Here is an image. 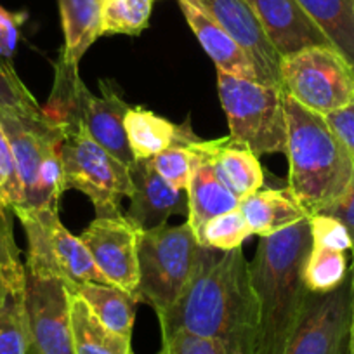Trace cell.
I'll return each instance as SVG.
<instances>
[{
  "label": "cell",
  "mask_w": 354,
  "mask_h": 354,
  "mask_svg": "<svg viewBox=\"0 0 354 354\" xmlns=\"http://www.w3.org/2000/svg\"><path fill=\"white\" fill-rule=\"evenodd\" d=\"M28 241L25 270L54 274L71 283H108L80 236L61 224L56 209H12Z\"/></svg>",
  "instance_id": "cell-8"
},
{
  "label": "cell",
  "mask_w": 354,
  "mask_h": 354,
  "mask_svg": "<svg viewBox=\"0 0 354 354\" xmlns=\"http://www.w3.org/2000/svg\"><path fill=\"white\" fill-rule=\"evenodd\" d=\"M351 277L328 294H311L285 354H349Z\"/></svg>",
  "instance_id": "cell-11"
},
{
  "label": "cell",
  "mask_w": 354,
  "mask_h": 354,
  "mask_svg": "<svg viewBox=\"0 0 354 354\" xmlns=\"http://www.w3.org/2000/svg\"><path fill=\"white\" fill-rule=\"evenodd\" d=\"M12 209L0 200V295L25 290L26 273L15 238Z\"/></svg>",
  "instance_id": "cell-27"
},
{
  "label": "cell",
  "mask_w": 354,
  "mask_h": 354,
  "mask_svg": "<svg viewBox=\"0 0 354 354\" xmlns=\"http://www.w3.org/2000/svg\"><path fill=\"white\" fill-rule=\"evenodd\" d=\"M313 247L309 219L259 240L250 261L259 302L255 354H285L313 292L304 283V266Z\"/></svg>",
  "instance_id": "cell-2"
},
{
  "label": "cell",
  "mask_w": 354,
  "mask_h": 354,
  "mask_svg": "<svg viewBox=\"0 0 354 354\" xmlns=\"http://www.w3.org/2000/svg\"><path fill=\"white\" fill-rule=\"evenodd\" d=\"M288 193L309 214L325 212L349 188L354 160L325 117L285 94Z\"/></svg>",
  "instance_id": "cell-3"
},
{
  "label": "cell",
  "mask_w": 354,
  "mask_h": 354,
  "mask_svg": "<svg viewBox=\"0 0 354 354\" xmlns=\"http://www.w3.org/2000/svg\"><path fill=\"white\" fill-rule=\"evenodd\" d=\"M158 354H227L216 340L198 337L189 332H174L162 337Z\"/></svg>",
  "instance_id": "cell-33"
},
{
  "label": "cell",
  "mask_w": 354,
  "mask_h": 354,
  "mask_svg": "<svg viewBox=\"0 0 354 354\" xmlns=\"http://www.w3.org/2000/svg\"><path fill=\"white\" fill-rule=\"evenodd\" d=\"M333 47L354 66V0H297Z\"/></svg>",
  "instance_id": "cell-23"
},
{
  "label": "cell",
  "mask_w": 354,
  "mask_h": 354,
  "mask_svg": "<svg viewBox=\"0 0 354 354\" xmlns=\"http://www.w3.org/2000/svg\"><path fill=\"white\" fill-rule=\"evenodd\" d=\"M30 332L25 290L0 295V354H28Z\"/></svg>",
  "instance_id": "cell-24"
},
{
  "label": "cell",
  "mask_w": 354,
  "mask_h": 354,
  "mask_svg": "<svg viewBox=\"0 0 354 354\" xmlns=\"http://www.w3.org/2000/svg\"><path fill=\"white\" fill-rule=\"evenodd\" d=\"M198 247L188 223L141 231L138 299L151 306L156 316L169 311L186 288Z\"/></svg>",
  "instance_id": "cell-5"
},
{
  "label": "cell",
  "mask_w": 354,
  "mask_h": 354,
  "mask_svg": "<svg viewBox=\"0 0 354 354\" xmlns=\"http://www.w3.org/2000/svg\"><path fill=\"white\" fill-rule=\"evenodd\" d=\"M351 326H349V354H354V250L353 262H351Z\"/></svg>",
  "instance_id": "cell-37"
},
{
  "label": "cell",
  "mask_w": 354,
  "mask_h": 354,
  "mask_svg": "<svg viewBox=\"0 0 354 354\" xmlns=\"http://www.w3.org/2000/svg\"><path fill=\"white\" fill-rule=\"evenodd\" d=\"M325 120L328 122L333 132L339 136V139L344 142V146H346L347 151L351 153L354 160V103L344 108V110L326 115Z\"/></svg>",
  "instance_id": "cell-35"
},
{
  "label": "cell",
  "mask_w": 354,
  "mask_h": 354,
  "mask_svg": "<svg viewBox=\"0 0 354 354\" xmlns=\"http://www.w3.org/2000/svg\"><path fill=\"white\" fill-rule=\"evenodd\" d=\"M158 322L162 337L189 332L216 340L227 354H255L259 302L241 247L219 252L200 245L188 285Z\"/></svg>",
  "instance_id": "cell-1"
},
{
  "label": "cell",
  "mask_w": 354,
  "mask_h": 354,
  "mask_svg": "<svg viewBox=\"0 0 354 354\" xmlns=\"http://www.w3.org/2000/svg\"><path fill=\"white\" fill-rule=\"evenodd\" d=\"M217 91L234 141L257 156L287 153L283 88L217 71Z\"/></svg>",
  "instance_id": "cell-4"
},
{
  "label": "cell",
  "mask_w": 354,
  "mask_h": 354,
  "mask_svg": "<svg viewBox=\"0 0 354 354\" xmlns=\"http://www.w3.org/2000/svg\"><path fill=\"white\" fill-rule=\"evenodd\" d=\"M26 12H12L0 6V57L9 59L19 40V28L26 21Z\"/></svg>",
  "instance_id": "cell-34"
},
{
  "label": "cell",
  "mask_w": 354,
  "mask_h": 354,
  "mask_svg": "<svg viewBox=\"0 0 354 354\" xmlns=\"http://www.w3.org/2000/svg\"><path fill=\"white\" fill-rule=\"evenodd\" d=\"M132 195L125 217L139 231L167 224L170 216L188 217V193L174 188L153 167L151 160H136L131 167Z\"/></svg>",
  "instance_id": "cell-13"
},
{
  "label": "cell",
  "mask_w": 354,
  "mask_h": 354,
  "mask_svg": "<svg viewBox=\"0 0 354 354\" xmlns=\"http://www.w3.org/2000/svg\"><path fill=\"white\" fill-rule=\"evenodd\" d=\"M153 0H103L101 32L104 35H141L149 25Z\"/></svg>",
  "instance_id": "cell-25"
},
{
  "label": "cell",
  "mask_w": 354,
  "mask_h": 354,
  "mask_svg": "<svg viewBox=\"0 0 354 354\" xmlns=\"http://www.w3.org/2000/svg\"><path fill=\"white\" fill-rule=\"evenodd\" d=\"M124 124L136 160H151L174 142L198 139L188 122L176 125L141 106L129 108Z\"/></svg>",
  "instance_id": "cell-18"
},
{
  "label": "cell",
  "mask_w": 354,
  "mask_h": 354,
  "mask_svg": "<svg viewBox=\"0 0 354 354\" xmlns=\"http://www.w3.org/2000/svg\"><path fill=\"white\" fill-rule=\"evenodd\" d=\"M131 354H134V353H132V351H131Z\"/></svg>",
  "instance_id": "cell-38"
},
{
  "label": "cell",
  "mask_w": 354,
  "mask_h": 354,
  "mask_svg": "<svg viewBox=\"0 0 354 354\" xmlns=\"http://www.w3.org/2000/svg\"><path fill=\"white\" fill-rule=\"evenodd\" d=\"M250 59L261 84L281 87V59L248 0H200Z\"/></svg>",
  "instance_id": "cell-12"
},
{
  "label": "cell",
  "mask_w": 354,
  "mask_h": 354,
  "mask_svg": "<svg viewBox=\"0 0 354 354\" xmlns=\"http://www.w3.org/2000/svg\"><path fill=\"white\" fill-rule=\"evenodd\" d=\"M141 231L125 214L96 217L80 234L97 270L113 287L138 295Z\"/></svg>",
  "instance_id": "cell-10"
},
{
  "label": "cell",
  "mask_w": 354,
  "mask_h": 354,
  "mask_svg": "<svg viewBox=\"0 0 354 354\" xmlns=\"http://www.w3.org/2000/svg\"><path fill=\"white\" fill-rule=\"evenodd\" d=\"M68 290L84 299L85 304L106 328L132 339L136 309L141 302L138 295L129 294L110 283H94V281L71 283L68 285Z\"/></svg>",
  "instance_id": "cell-20"
},
{
  "label": "cell",
  "mask_w": 354,
  "mask_h": 354,
  "mask_svg": "<svg viewBox=\"0 0 354 354\" xmlns=\"http://www.w3.org/2000/svg\"><path fill=\"white\" fill-rule=\"evenodd\" d=\"M281 57L315 46H332L297 0H248Z\"/></svg>",
  "instance_id": "cell-14"
},
{
  "label": "cell",
  "mask_w": 354,
  "mask_h": 354,
  "mask_svg": "<svg viewBox=\"0 0 354 354\" xmlns=\"http://www.w3.org/2000/svg\"><path fill=\"white\" fill-rule=\"evenodd\" d=\"M61 131L64 192L84 193L93 202L96 217L120 214V200L132 195L131 169L101 148L82 127Z\"/></svg>",
  "instance_id": "cell-6"
},
{
  "label": "cell",
  "mask_w": 354,
  "mask_h": 354,
  "mask_svg": "<svg viewBox=\"0 0 354 354\" xmlns=\"http://www.w3.org/2000/svg\"><path fill=\"white\" fill-rule=\"evenodd\" d=\"M28 354H75L70 290L63 278L25 270Z\"/></svg>",
  "instance_id": "cell-9"
},
{
  "label": "cell",
  "mask_w": 354,
  "mask_h": 354,
  "mask_svg": "<svg viewBox=\"0 0 354 354\" xmlns=\"http://www.w3.org/2000/svg\"><path fill=\"white\" fill-rule=\"evenodd\" d=\"M323 214H328V216L335 217L337 221L344 224L349 231V236L353 240V250H354V176L353 181H351L347 192L333 203L332 207L325 210Z\"/></svg>",
  "instance_id": "cell-36"
},
{
  "label": "cell",
  "mask_w": 354,
  "mask_h": 354,
  "mask_svg": "<svg viewBox=\"0 0 354 354\" xmlns=\"http://www.w3.org/2000/svg\"><path fill=\"white\" fill-rule=\"evenodd\" d=\"M63 26L64 46L59 56L68 63L78 64L101 32L103 0H57Z\"/></svg>",
  "instance_id": "cell-21"
},
{
  "label": "cell",
  "mask_w": 354,
  "mask_h": 354,
  "mask_svg": "<svg viewBox=\"0 0 354 354\" xmlns=\"http://www.w3.org/2000/svg\"><path fill=\"white\" fill-rule=\"evenodd\" d=\"M241 216L247 221V226L252 234L259 238L273 236L302 219H309V214L299 205L294 196L283 189L264 188L257 189L252 195L240 200Z\"/></svg>",
  "instance_id": "cell-17"
},
{
  "label": "cell",
  "mask_w": 354,
  "mask_h": 354,
  "mask_svg": "<svg viewBox=\"0 0 354 354\" xmlns=\"http://www.w3.org/2000/svg\"><path fill=\"white\" fill-rule=\"evenodd\" d=\"M250 234L247 221L241 216L240 209H234L212 217L209 223H205L196 241L202 247L214 248V250L219 252H230L234 248H240Z\"/></svg>",
  "instance_id": "cell-28"
},
{
  "label": "cell",
  "mask_w": 354,
  "mask_h": 354,
  "mask_svg": "<svg viewBox=\"0 0 354 354\" xmlns=\"http://www.w3.org/2000/svg\"><path fill=\"white\" fill-rule=\"evenodd\" d=\"M281 88L326 117L354 103V66L333 46H315L281 59Z\"/></svg>",
  "instance_id": "cell-7"
},
{
  "label": "cell",
  "mask_w": 354,
  "mask_h": 354,
  "mask_svg": "<svg viewBox=\"0 0 354 354\" xmlns=\"http://www.w3.org/2000/svg\"><path fill=\"white\" fill-rule=\"evenodd\" d=\"M0 110L21 117H44V108L37 103L28 87L4 57H0Z\"/></svg>",
  "instance_id": "cell-29"
},
{
  "label": "cell",
  "mask_w": 354,
  "mask_h": 354,
  "mask_svg": "<svg viewBox=\"0 0 354 354\" xmlns=\"http://www.w3.org/2000/svg\"><path fill=\"white\" fill-rule=\"evenodd\" d=\"M309 227H311V238L315 247L330 248V250L346 252L353 250V240L349 231L340 221L328 214H315L309 217Z\"/></svg>",
  "instance_id": "cell-31"
},
{
  "label": "cell",
  "mask_w": 354,
  "mask_h": 354,
  "mask_svg": "<svg viewBox=\"0 0 354 354\" xmlns=\"http://www.w3.org/2000/svg\"><path fill=\"white\" fill-rule=\"evenodd\" d=\"M349 277L347 259L344 252L315 247L304 266V283L313 294H328L339 288Z\"/></svg>",
  "instance_id": "cell-26"
},
{
  "label": "cell",
  "mask_w": 354,
  "mask_h": 354,
  "mask_svg": "<svg viewBox=\"0 0 354 354\" xmlns=\"http://www.w3.org/2000/svg\"><path fill=\"white\" fill-rule=\"evenodd\" d=\"M209 148L217 176L238 198L243 200L264 186V169L248 146L227 136L209 141Z\"/></svg>",
  "instance_id": "cell-19"
},
{
  "label": "cell",
  "mask_w": 354,
  "mask_h": 354,
  "mask_svg": "<svg viewBox=\"0 0 354 354\" xmlns=\"http://www.w3.org/2000/svg\"><path fill=\"white\" fill-rule=\"evenodd\" d=\"M75 354H131V339L106 328L84 299L70 292Z\"/></svg>",
  "instance_id": "cell-22"
},
{
  "label": "cell",
  "mask_w": 354,
  "mask_h": 354,
  "mask_svg": "<svg viewBox=\"0 0 354 354\" xmlns=\"http://www.w3.org/2000/svg\"><path fill=\"white\" fill-rule=\"evenodd\" d=\"M192 148L195 153V162H193L192 179L186 192L189 209L186 223L192 226L195 238H198L205 223H209L212 217L238 209L240 198L233 195L217 176L209 141L198 139L192 142Z\"/></svg>",
  "instance_id": "cell-15"
},
{
  "label": "cell",
  "mask_w": 354,
  "mask_h": 354,
  "mask_svg": "<svg viewBox=\"0 0 354 354\" xmlns=\"http://www.w3.org/2000/svg\"><path fill=\"white\" fill-rule=\"evenodd\" d=\"M0 200H4L11 209L21 207L23 203L21 183H19L15 153L2 127H0Z\"/></svg>",
  "instance_id": "cell-32"
},
{
  "label": "cell",
  "mask_w": 354,
  "mask_h": 354,
  "mask_svg": "<svg viewBox=\"0 0 354 354\" xmlns=\"http://www.w3.org/2000/svg\"><path fill=\"white\" fill-rule=\"evenodd\" d=\"M177 4L188 26L198 39L200 46L216 63L217 71H224L227 75L247 78V80H257V73L247 54L214 19V16L207 11L200 0H177Z\"/></svg>",
  "instance_id": "cell-16"
},
{
  "label": "cell",
  "mask_w": 354,
  "mask_h": 354,
  "mask_svg": "<svg viewBox=\"0 0 354 354\" xmlns=\"http://www.w3.org/2000/svg\"><path fill=\"white\" fill-rule=\"evenodd\" d=\"M198 139L174 142L172 146H169V148L163 149L162 153H158V155L151 158V163L156 172L169 185H172L174 188L188 192L193 162H195V153H193L192 142L198 141Z\"/></svg>",
  "instance_id": "cell-30"
}]
</instances>
